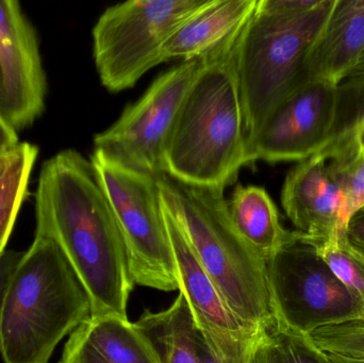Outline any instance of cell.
Returning a JSON list of instances; mask_svg holds the SVG:
<instances>
[{
    "label": "cell",
    "mask_w": 364,
    "mask_h": 363,
    "mask_svg": "<svg viewBox=\"0 0 364 363\" xmlns=\"http://www.w3.org/2000/svg\"><path fill=\"white\" fill-rule=\"evenodd\" d=\"M36 234L63 251L91 298L92 318L128 320L127 245L93 164L75 149L46 160L36 191Z\"/></svg>",
    "instance_id": "obj_1"
},
{
    "label": "cell",
    "mask_w": 364,
    "mask_h": 363,
    "mask_svg": "<svg viewBox=\"0 0 364 363\" xmlns=\"http://www.w3.org/2000/svg\"><path fill=\"white\" fill-rule=\"evenodd\" d=\"M241 33L208 55L166 142L164 173L186 185L225 191L247 166L237 72Z\"/></svg>",
    "instance_id": "obj_2"
},
{
    "label": "cell",
    "mask_w": 364,
    "mask_h": 363,
    "mask_svg": "<svg viewBox=\"0 0 364 363\" xmlns=\"http://www.w3.org/2000/svg\"><path fill=\"white\" fill-rule=\"evenodd\" d=\"M92 318L91 298L57 243L36 234L0 309L4 363H48L57 345Z\"/></svg>",
    "instance_id": "obj_3"
},
{
    "label": "cell",
    "mask_w": 364,
    "mask_h": 363,
    "mask_svg": "<svg viewBox=\"0 0 364 363\" xmlns=\"http://www.w3.org/2000/svg\"><path fill=\"white\" fill-rule=\"evenodd\" d=\"M335 4L336 0H258L237 49L247 151L272 111L308 80V57Z\"/></svg>",
    "instance_id": "obj_4"
},
{
    "label": "cell",
    "mask_w": 364,
    "mask_h": 363,
    "mask_svg": "<svg viewBox=\"0 0 364 363\" xmlns=\"http://www.w3.org/2000/svg\"><path fill=\"white\" fill-rule=\"evenodd\" d=\"M161 200L188 238L225 304L248 325H276L265 260L237 232L224 191L158 177Z\"/></svg>",
    "instance_id": "obj_5"
},
{
    "label": "cell",
    "mask_w": 364,
    "mask_h": 363,
    "mask_svg": "<svg viewBox=\"0 0 364 363\" xmlns=\"http://www.w3.org/2000/svg\"><path fill=\"white\" fill-rule=\"evenodd\" d=\"M90 161L125 238L134 283L160 291L179 290L158 177L102 149L94 148Z\"/></svg>",
    "instance_id": "obj_6"
},
{
    "label": "cell",
    "mask_w": 364,
    "mask_h": 363,
    "mask_svg": "<svg viewBox=\"0 0 364 363\" xmlns=\"http://www.w3.org/2000/svg\"><path fill=\"white\" fill-rule=\"evenodd\" d=\"M209 0H129L107 9L93 28V57L112 93L134 87L161 62L164 44Z\"/></svg>",
    "instance_id": "obj_7"
},
{
    "label": "cell",
    "mask_w": 364,
    "mask_h": 363,
    "mask_svg": "<svg viewBox=\"0 0 364 363\" xmlns=\"http://www.w3.org/2000/svg\"><path fill=\"white\" fill-rule=\"evenodd\" d=\"M276 325L299 334L356 321L363 300L350 291L299 232L265 261Z\"/></svg>",
    "instance_id": "obj_8"
},
{
    "label": "cell",
    "mask_w": 364,
    "mask_h": 363,
    "mask_svg": "<svg viewBox=\"0 0 364 363\" xmlns=\"http://www.w3.org/2000/svg\"><path fill=\"white\" fill-rule=\"evenodd\" d=\"M205 61L207 57L182 61L160 75L111 127L96 134L94 148L151 176L166 174V142L182 102Z\"/></svg>",
    "instance_id": "obj_9"
},
{
    "label": "cell",
    "mask_w": 364,
    "mask_h": 363,
    "mask_svg": "<svg viewBox=\"0 0 364 363\" xmlns=\"http://www.w3.org/2000/svg\"><path fill=\"white\" fill-rule=\"evenodd\" d=\"M164 211L178 270L179 291L188 303L197 330L223 362L250 363L267 332L248 325L227 307L183 230L164 206Z\"/></svg>",
    "instance_id": "obj_10"
},
{
    "label": "cell",
    "mask_w": 364,
    "mask_h": 363,
    "mask_svg": "<svg viewBox=\"0 0 364 363\" xmlns=\"http://www.w3.org/2000/svg\"><path fill=\"white\" fill-rule=\"evenodd\" d=\"M338 106V85L309 79L291 92L265 119L247 151V164L304 161L331 138Z\"/></svg>",
    "instance_id": "obj_11"
},
{
    "label": "cell",
    "mask_w": 364,
    "mask_h": 363,
    "mask_svg": "<svg viewBox=\"0 0 364 363\" xmlns=\"http://www.w3.org/2000/svg\"><path fill=\"white\" fill-rule=\"evenodd\" d=\"M47 80L38 33L16 0H0V114L16 130L43 114Z\"/></svg>",
    "instance_id": "obj_12"
},
{
    "label": "cell",
    "mask_w": 364,
    "mask_h": 363,
    "mask_svg": "<svg viewBox=\"0 0 364 363\" xmlns=\"http://www.w3.org/2000/svg\"><path fill=\"white\" fill-rule=\"evenodd\" d=\"M287 217L310 242H322L342 227L344 196L327 170V161L314 155L299 162L287 176L282 192Z\"/></svg>",
    "instance_id": "obj_13"
},
{
    "label": "cell",
    "mask_w": 364,
    "mask_h": 363,
    "mask_svg": "<svg viewBox=\"0 0 364 363\" xmlns=\"http://www.w3.org/2000/svg\"><path fill=\"white\" fill-rule=\"evenodd\" d=\"M258 0H209L173 33L161 51V62L208 57L241 33Z\"/></svg>",
    "instance_id": "obj_14"
},
{
    "label": "cell",
    "mask_w": 364,
    "mask_h": 363,
    "mask_svg": "<svg viewBox=\"0 0 364 363\" xmlns=\"http://www.w3.org/2000/svg\"><path fill=\"white\" fill-rule=\"evenodd\" d=\"M364 51V0H336L328 21L308 57L306 75L338 85Z\"/></svg>",
    "instance_id": "obj_15"
},
{
    "label": "cell",
    "mask_w": 364,
    "mask_h": 363,
    "mask_svg": "<svg viewBox=\"0 0 364 363\" xmlns=\"http://www.w3.org/2000/svg\"><path fill=\"white\" fill-rule=\"evenodd\" d=\"M228 210L237 232L265 261L290 238L292 232L282 227L277 207L263 188H235Z\"/></svg>",
    "instance_id": "obj_16"
},
{
    "label": "cell",
    "mask_w": 364,
    "mask_h": 363,
    "mask_svg": "<svg viewBox=\"0 0 364 363\" xmlns=\"http://www.w3.org/2000/svg\"><path fill=\"white\" fill-rule=\"evenodd\" d=\"M134 324L151 341L161 363H199V332L181 292L168 309L145 311Z\"/></svg>",
    "instance_id": "obj_17"
},
{
    "label": "cell",
    "mask_w": 364,
    "mask_h": 363,
    "mask_svg": "<svg viewBox=\"0 0 364 363\" xmlns=\"http://www.w3.org/2000/svg\"><path fill=\"white\" fill-rule=\"evenodd\" d=\"M316 155L327 162L364 158V74L348 75L338 85L335 125Z\"/></svg>",
    "instance_id": "obj_18"
},
{
    "label": "cell",
    "mask_w": 364,
    "mask_h": 363,
    "mask_svg": "<svg viewBox=\"0 0 364 363\" xmlns=\"http://www.w3.org/2000/svg\"><path fill=\"white\" fill-rule=\"evenodd\" d=\"M80 327L109 363H161L151 341L129 320L91 318Z\"/></svg>",
    "instance_id": "obj_19"
},
{
    "label": "cell",
    "mask_w": 364,
    "mask_h": 363,
    "mask_svg": "<svg viewBox=\"0 0 364 363\" xmlns=\"http://www.w3.org/2000/svg\"><path fill=\"white\" fill-rule=\"evenodd\" d=\"M38 156L36 145L21 142L18 158L0 180V256L6 251L17 215L27 198L30 176Z\"/></svg>",
    "instance_id": "obj_20"
},
{
    "label": "cell",
    "mask_w": 364,
    "mask_h": 363,
    "mask_svg": "<svg viewBox=\"0 0 364 363\" xmlns=\"http://www.w3.org/2000/svg\"><path fill=\"white\" fill-rule=\"evenodd\" d=\"M259 363H331L309 335L275 325L258 350Z\"/></svg>",
    "instance_id": "obj_21"
},
{
    "label": "cell",
    "mask_w": 364,
    "mask_h": 363,
    "mask_svg": "<svg viewBox=\"0 0 364 363\" xmlns=\"http://www.w3.org/2000/svg\"><path fill=\"white\" fill-rule=\"evenodd\" d=\"M310 243L335 276L364 300V258L348 244L344 230L328 240Z\"/></svg>",
    "instance_id": "obj_22"
},
{
    "label": "cell",
    "mask_w": 364,
    "mask_h": 363,
    "mask_svg": "<svg viewBox=\"0 0 364 363\" xmlns=\"http://www.w3.org/2000/svg\"><path fill=\"white\" fill-rule=\"evenodd\" d=\"M327 170L344 196L342 227L364 207V158L327 162Z\"/></svg>",
    "instance_id": "obj_23"
},
{
    "label": "cell",
    "mask_w": 364,
    "mask_h": 363,
    "mask_svg": "<svg viewBox=\"0 0 364 363\" xmlns=\"http://www.w3.org/2000/svg\"><path fill=\"white\" fill-rule=\"evenodd\" d=\"M316 345L326 353L364 359V325L346 322L318 328L309 335Z\"/></svg>",
    "instance_id": "obj_24"
},
{
    "label": "cell",
    "mask_w": 364,
    "mask_h": 363,
    "mask_svg": "<svg viewBox=\"0 0 364 363\" xmlns=\"http://www.w3.org/2000/svg\"><path fill=\"white\" fill-rule=\"evenodd\" d=\"M59 363H109L87 341L81 327L77 328L64 347Z\"/></svg>",
    "instance_id": "obj_25"
},
{
    "label": "cell",
    "mask_w": 364,
    "mask_h": 363,
    "mask_svg": "<svg viewBox=\"0 0 364 363\" xmlns=\"http://www.w3.org/2000/svg\"><path fill=\"white\" fill-rule=\"evenodd\" d=\"M25 251H6L0 256V309L9 281Z\"/></svg>",
    "instance_id": "obj_26"
},
{
    "label": "cell",
    "mask_w": 364,
    "mask_h": 363,
    "mask_svg": "<svg viewBox=\"0 0 364 363\" xmlns=\"http://www.w3.org/2000/svg\"><path fill=\"white\" fill-rule=\"evenodd\" d=\"M344 234L348 244L364 258V207L350 220Z\"/></svg>",
    "instance_id": "obj_27"
},
{
    "label": "cell",
    "mask_w": 364,
    "mask_h": 363,
    "mask_svg": "<svg viewBox=\"0 0 364 363\" xmlns=\"http://www.w3.org/2000/svg\"><path fill=\"white\" fill-rule=\"evenodd\" d=\"M19 143L18 132L0 114V156L16 148Z\"/></svg>",
    "instance_id": "obj_28"
},
{
    "label": "cell",
    "mask_w": 364,
    "mask_h": 363,
    "mask_svg": "<svg viewBox=\"0 0 364 363\" xmlns=\"http://www.w3.org/2000/svg\"><path fill=\"white\" fill-rule=\"evenodd\" d=\"M259 349H260V347H259ZM198 359L199 363H225L223 362L222 360L218 359V358L214 355L213 352H212L211 350H210V347H208L207 342H205L203 337L201 336L200 332H199L198 337ZM250 363H259L258 352H257L254 359H252Z\"/></svg>",
    "instance_id": "obj_29"
},
{
    "label": "cell",
    "mask_w": 364,
    "mask_h": 363,
    "mask_svg": "<svg viewBox=\"0 0 364 363\" xmlns=\"http://www.w3.org/2000/svg\"><path fill=\"white\" fill-rule=\"evenodd\" d=\"M21 143H19V145L16 148L9 151V153H4V155L0 156V180L4 178V175L8 173L11 166L14 164L17 158H18L19 153H21Z\"/></svg>",
    "instance_id": "obj_30"
},
{
    "label": "cell",
    "mask_w": 364,
    "mask_h": 363,
    "mask_svg": "<svg viewBox=\"0 0 364 363\" xmlns=\"http://www.w3.org/2000/svg\"><path fill=\"white\" fill-rule=\"evenodd\" d=\"M327 355L331 363H364V359H358V358L346 357V356L331 353H327Z\"/></svg>",
    "instance_id": "obj_31"
},
{
    "label": "cell",
    "mask_w": 364,
    "mask_h": 363,
    "mask_svg": "<svg viewBox=\"0 0 364 363\" xmlns=\"http://www.w3.org/2000/svg\"><path fill=\"white\" fill-rule=\"evenodd\" d=\"M364 74V63L363 64H358V65L355 66L354 68H353L352 72H350L348 75H361Z\"/></svg>",
    "instance_id": "obj_32"
},
{
    "label": "cell",
    "mask_w": 364,
    "mask_h": 363,
    "mask_svg": "<svg viewBox=\"0 0 364 363\" xmlns=\"http://www.w3.org/2000/svg\"><path fill=\"white\" fill-rule=\"evenodd\" d=\"M355 322H358V323L363 324L364 325V300L363 310H361L360 315H359L358 320H356Z\"/></svg>",
    "instance_id": "obj_33"
},
{
    "label": "cell",
    "mask_w": 364,
    "mask_h": 363,
    "mask_svg": "<svg viewBox=\"0 0 364 363\" xmlns=\"http://www.w3.org/2000/svg\"><path fill=\"white\" fill-rule=\"evenodd\" d=\"M364 63V51L363 53V55H361V57L359 58V61H358V63H357V65H358V64H363Z\"/></svg>",
    "instance_id": "obj_34"
}]
</instances>
